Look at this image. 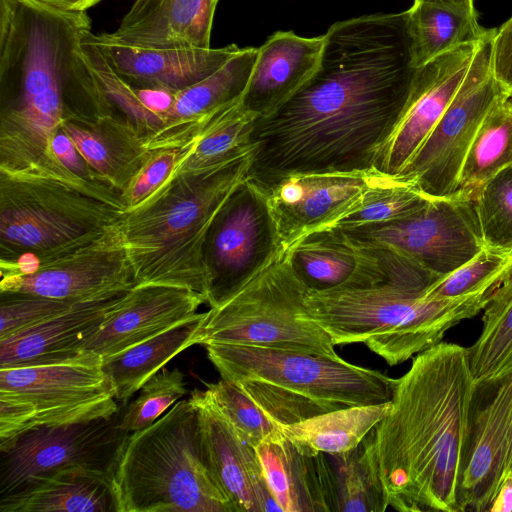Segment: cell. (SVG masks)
I'll return each instance as SVG.
<instances>
[{"label":"cell","instance_id":"obj_1","mask_svg":"<svg viewBox=\"0 0 512 512\" xmlns=\"http://www.w3.org/2000/svg\"><path fill=\"white\" fill-rule=\"evenodd\" d=\"M419 68L408 11L332 24L311 77L255 119L248 177L268 186L294 174L379 171Z\"/></svg>","mask_w":512,"mask_h":512},{"label":"cell","instance_id":"obj_2","mask_svg":"<svg viewBox=\"0 0 512 512\" xmlns=\"http://www.w3.org/2000/svg\"><path fill=\"white\" fill-rule=\"evenodd\" d=\"M475 380L468 349L440 342L396 379L374 428L388 504L398 511L457 512Z\"/></svg>","mask_w":512,"mask_h":512},{"label":"cell","instance_id":"obj_3","mask_svg":"<svg viewBox=\"0 0 512 512\" xmlns=\"http://www.w3.org/2000/svg\"><path fill=\"white\" fill-rule=\"evenodd\" d=\"M371 286L310 290L305 316L335 345L363 343L389 365L401 364L440 343L444 334L482 311L494 291L454 299L426 296L438 277L408 261Z\"/></svg>","mask_w":512,"mask_h":512},{"label":"cell","instance_id":"obj_4","mask_svg":"<svg viewBox=\"0 0 512 512\" xmlns=\"http://www.w3.org/2000/svg\"><path fill=\"white\" fill-rule=\"evenodd\" d=\"M251 154L197 174L172 176L119 220L135 286L162 285L206 297L210 230L228 197L248 176Z\"/></svg>","mask_w":512,"mask_h":512},{"label":"cell","instance_id":"obj_5","mask_svg":"<svg viewBox=\"0 0 512 512\" xmlns=\"http://www.w3.org/2000/svg\"><path fill=\"white\" fill-rule=\"evenodd\" d=\"M221 378L282 426L335 409L388 402L396 379L344 359L232 344L206 345Z\"/></svg>","mask_w":512,"mask_h":512},{"label":"cell","instance_id":"obj_6","mask_svg":"<svg viewBox=\"0 0 512 512\" xmlns=\"http://www.w3.org/2000/svg\"><path fill=\"white\" fill-rule=\"evenodd\" d=\"M109 478L116 512H235L208 467L191 398L128 433Z\"/></svg>","mask_w":512,"mask_h":512},{"label":"cell","instance_id":"obj_7","mask_svg":"<svg viewBox=\"0 0 512 512\" xmlns=\"http://www.w3.org/2000/svg\"><path fill=\"white\" fill-rule=\"evenodd\" d=\"M309 288L284 252L242 287L210 306L196 344H232L340 359L329 335L305 316Z\"/></svg>","mask_w":512,"mask_h":512},{"label":"cell","instance_id":"obj_8","mask_svg":"<svg viewBox=\"0 0 512 512\" xmlns=\"http://www.w3.org/2000/svg\"><path fill=\"white\" fill-rule=\"evenodd\" d=\"M118 406L90 350L49 363L0 368V442L44 426L110 417Z\"/></svg>","mask_w":512,"mask_h":512},{"label":"cell","instance_id":"obj_9","mask_svg":"<svg viewBox=\"0 0 512 512\" xmlns=\"http://www.w3.org/2000/svg\"><path fill=\"white\" fill-rule=\"evenodd\" d=\"M125 212L63 182L0 172V260L72 244L114 225Z\"/></svg>","mask_w":512,"mask_h":512},{"label":"cell","instance_id":"obj_10","mask_svg":"<svg viewBox=\"0 0 512 512\" xmlns=\"http://www.w3.org/2000/svg\"><path fill=\"white\" fill-rule=\"evenodd\" d=\"M0 291L85 300L130 290L133 272L119 221L61 248L1 260Z\"/></svg>","mask_w":512,"mask_h":512},{"label":"cell","instance_id":"obj_11","mask_svg":"<svg viewBox=\"0 0 512 512\" xmlns=\"http://www.w3.org/2000/svg\"><path fill=\"white\" fill-rule=\"evenodd\" d=\"M490 29L479 43L470 66L444 113L423 144L396 177L414 183L431 198L456 192L469 147L485 117L512 95L493 72V38Z\"/></svg>","mask_w":512,"mask_h":512},{"label":"cell","instance_id":"obj_12","mask_svg":"<svg viewBox=\"0 0 512 512\" xmlns=\"http://www.w3.org/2000/svg\"><path fill=\"white\" fill-rule=\"evenodd\" d=\"M122 409L110 417L44 426L0 442V500L69 467L109 474L128 434L119 425Z\"/></svg>","mask_w":512,"mask_h":512},{"label":"cell","instance_id":"obj_13","mask_svg":"<svg viewBox=\"0 0 512 512\" xmlns=\"http://www.w3.org/2000/svg\"><path fill=\"white\" fill-rule=\"evenodd\" d=\"M342 230L363 244L392 248L440 277L485 247L475 197L462 193L431 198L397 221Z\"/></svg>","mask_w":512,"mask_h":512},{"label":"cell","instance_id":"obj_14","mask_svg":"<svg viewBox=\"0 0 512 512\" xmlns=\"http://www.w3.org/2000/svg\"><path fill=\"white\" fill-rule=\"evenodd\" d=\"M284 252L267 193L247 176L228 197L208 236L209 306L242 287Z\"/></svg>","mask_w":512,"mask_h":512},{"label":"cell","instance_id":"obj_15","mask_svg":"<svg viewBox=\"0 0 512 512\" xmlns=\"http://www.w3.org/2000/svg\"><path fill=\"white\" fill-rule=\"evenodd\" d=\"M512 420V368L475 382L459 511H489L504 481Z\"/></svg>","mask_w":512,"mask_h":512},{"label":"cell","instance_id":"obj_16","mask_svg":"<svg viewBox=\"0 0 512 512\" xmlns=\"http://www.w3.org/2000/svg\"><path fill=\"white\" fill-rule=\"evenodd\" d=\"M388 175L379 171L307 173L262 186L286 252L303 236L331 227Z\"/></svg>","mask_w":512,"mask_h":512},{"label":"cell","instance_id":"obj_17","mask_svg":"<svg viewBox=\"0 0 512 512\" xmlns=\"http://www.w3.org/2000/svg\"><path fill=\"white\" fill-rule=\"evenodd\" d=\"M197 407L200 438L208 467L235 512L281 511L253 446L242 440L206 390L190 396Z\"/></svg>","mask_w":512,"mask_h":512},{"label":"cell","instance_id":"obj_18","mask_svg":"<svg viewBox=\"0 0 512 512\" xmlns=\"http://www.w3.org/2000/svg\"><path fill=\"white\" fill-rule=\"evenodd\" d=\"M207 299L189 289L146 285L131 288L86 342L102 358L110 357L196 319Z\"/></svg>","mask_w":512,"mask_h":512},{"label":"cell","instance_id":"obj_19","mask_svg":"<svg viewBox=\"0 0 512 512\" xmlns=\"http://www.w3.org/2000/svg\"><path fill=\"white\" fill-rule=\"evenodd\" d=\"M480 42L458 47L419 68L409 106L386 147L380 172L396 177L405 168L455 95Z\"/></svg>","mask_w":512,"mask_h":512},{"label":"cell","instance_id":"obj_20","mask_svg":"<svg viewBox=\"0 0 512 512\" xmlns=\"http://www.w3.org/2000/svg\"><path fill=\"white\" fill-rule=\"evenodd\" d=\"M90 38L126 84L136 89L171 93L209 77L242 49L235 44L207 49H147L117 42L108 33L91 32Z\"/></svg>","mask_w":512,"mask_h":512},{"label":"cell","instance_id":"obj_21","mask_svg":"<svg viewBox=\"0 0 512 512\" xmlns=\"http://www.w3.org/2000/svg\"><path fill=\"white\" fill-rule=\"evenodd\" d=\"M285 253L297 276L310 290L366 287L388 277L372 247L337 227L311 232Z\"/></svg>","mask_w":512,"mask_h":512},{"label":"cell","instance_id":"obj_22","mask_svg":"<svg viewBox=\"0 0 512 512\" xmlns=\"http://www.w3.org/2000/svg\"><path fill=\"white\" fill-rule=\"evenodd\" d=\"M129 290L79 300L64 312L0 340V368L49 363L79 354Z\"/></svg>","mask_w":512,"mask_h":512},{"label":"cell","instance_id":"obj_23","mask_svg":"<svg viewBox=\"0 0 512 512\" xmlns=\"http://www.w3.org/2000/svg\"><path fill=\"white\" fill-rule=\"evenodd\" d=\"M219 0H135L118 28L120 43L147 49L210 48Z\"/></svg>","mask_w":512,"mask_h":512},{"label":"cell","instance_id":"obj_24","mask_svg":"<svg viewBox=\"0 0 512 512\" xmlns=\"http://www.w3.org/2000/svg\"><path fill=\"white\" fill-rule=\"evenodd\" d=\"M255 450L267 486L282 512H335L334 478L326 454L300 453L282 431Z\"/></svg>","mask_w":512,"mask_h":512},{"label":"cell","instance_id":"obj_25","mask_svg":"<svg viewBox=\"0 0 512 512\" xmlns=\"http://www.w3.org/2000/svg\"><path fill=\"white\" fill-rule=\"evenodd\" d=\"M324 35L305 38L278 31L258 48L248 84L241 97L245 110L261 117L288 100L315 71Z\"/></svg>","mask_w":512,"mask_h":512},{"label":"cell","instance_id":"obj_26","mask_svg":"<svg viewBox=\"0 0 512 512\" xmlns=\"http://www.w3.org/2000/svg\"><path fill=\"white\" fill-rule=\"evenodd\" d=\"M61 126L100 180L120 194L152 153L129 122L110 113L69 115Z\"/></svg>","mask_w":512,"mask_h":512},{"label":"cell","instance_id":"obj_27","mask_svg":"<svg viewBox=\"0 0 512 512\" xmlns=\"http://www.w3.org/2000/svg\"><path fill=\"white\" fill-rule=\"evenodd\" d=\"M1 512H116L109 474L85 467L57 471L0 500Z\"/></svg>","mask_w":512,"mask_h":512},{"label":"cell","instance_id":"obj_28","mask_svg":"<svg viewBox=\"0 0 512 512\" xmlns=\"http://www.w3.org/2000/svg\"><path fill=\"white\" fill-rule=\"evenodd\" d=\"M408 14L417 67L463 45L478 43L490 31L478 23L474 7L452 2L414 0Z\"/></svg>","mask_w":512,"mask_h":512},{"label":"cell","instance_id":"obj_29","mask_svg":"<svg viewBox=\"0 0 512 512\" xmlns=\"http://www.w3.org/2000/svg\"><path fill=\"white\" fill-rule=\"evenodd\" d=\"M390 401L331 410L284 425L281 431L307 456L347 452L357 447L384 419L390 410Z\"/></svg>","mask_w":512,"mask_h":512},{"label":"cell","instance_id":"obj_30","mask_svg":"<svg viewBox=\"0 0 512 512\" xmlns=\"http://www.w3.org/2000/svg\"><path fill=\"white\" fill-rule=\"evenodd\" d=\"M204 315L205 312L200 313L196 319L103 358V370L113 388L115 399L125 403L173 357L196 345L197 333Z\"/></svg>","mask_w":512,"mask_h":512},{"label":"cell","instance_id":"obj_31","mask_svg":"<svg viewBox=\"0 0 512 512\" xmlns=\"http://www.w3.org/2000/svg\"><path fill=\"white\" fill-rule=\"evenodd\" d=\"M257 55L258 48H242L209 77L174 93L173 103L163 115V126L156 132L200 118L241 99Z\"/></svg>","mask_w":512,"mask_h":512},{"label":"cell","instance_id":"obj_32","mask_svg":"<svg viewBox=\"0 0 512 512\" xmlns=\"http://www.w3.org/2000/svg\"><path fill=\"white\" fill-rule=\"evenodd\" d=\"M326 455L334 478L335 512H384L389 507L377 464L374 429L354 449Z\"/></svg>","mask_w":512,"mask_h":512},{"label":"cell","instance_id":"obj_33","mask_svg":"<svg viewBox=\"0 0 512 512\" xmlns=\"http://www.w3.org/2000/svg\"><path fill=\"white\" fill-rule=\"evenodd\" d=\"M512 166V97L499 102L480 125L463 162L455 193L476 197L502 169Z\"/></svg>","mask_w":512,"mask_h":512},{"label":"cell","instance_id":"obj_34","mask_svg":"<svg viewBox=\"0 0 512 512\" xmlns=\"http://www.w3.org/2000/svg\"><path fill=\"white\" fill-rule=\"evenodd\" d=\"M483 311L482 331L467 348L475 382L512 368V274L494 291Z\"/></svg>","mask_w":512,"mask_h":512},{"label":"cell","instance_id":"obj_35","mask_svg":"<svg viewBox=\"0 0 512 512\" xmlns=\"http://www.w3.org/2000/svg\"><path fill=\"white\" fill-rule=\"evenodd\" d=\"M430 199L411 181L388 176L370 188L360 204L331 227L350 229L390 223L413 214Z\"/></svg>","mask_w":512,"mask_h":512},{"label":"cell","instance_id":"obj_36","mask_svg":"<svg viewBox=\"0 0 512 512\" xmlns=\"http://www.w3.org/2000/svg\"><path fill=\"white\" fill-rule=\"evenodd\" d=\"M512 274V251L484 247L472 259L439 278L426 296L454 299L498 288Z\"/></svg>","mask_w":512,"mask_h":512},{"label":"cell","instance_id":"obj_37","mask_svg":"<svg viewBox=\"0 0 512 512\" xmlns=\"http://www.w3.org/2000/svg\"><path fill=\"white\" fill-rule=\"evenodd\" d=\"M205 390L236 434L254 448L281 432L282 425L236 384L221 378Z\"/></svg>","mask_w":512,"mask_h":512},{"label":"cell","instance_id":"obj_38","mask_svg":"<svg viewBox=\"0 0 512 512\" xmlns=\"http://www.w3.org/2000/svg\"><path fill=\"white\" fill-rule=\"evenodd\" d=\"M475 203L484 246L512 251V166L489 179Z\"/></svg>","mask_w":512,"mask_h":512},{"label":"cell","instance_id":"obj_39","mask_svg":"<svg viewBox=\"0 0 512 512\" xmlns=\"http://www.w3.org/2000/svg\"><path fill=\"white\" fill-rule=\"evenodd\" d=\"M138 397L122 409L120 428L126 433L148 427L187 393L184 373L163 367L138 391Z\"/></svg>","mask_w":512,"mask_h":512},{"label":"cell","instance_id":"obj_40","mask_svg":"<svg viewBox=\"0 0 512 512\" xmlns=\"http://www.w3.org/2000/svg\"><path fill=\"white\" fill-rule=\"evenodd\" d=\"M79 300L53 299L26 293L1 292L0 340L64 312Z\"/></svg>","mask_w":512,"mask_h":512},{"label":"cell","instance_id":"obj_41","mask_svg":"<svg viewBox=\"0 0 512 512\" xmlns=\"http://www.w3.org/2000/svg\"><path fill=\"white\" fill-rule=\"evenodd\" d=\"M180 158L179 148L152 152L121 194L126 212L135 209L157 192L172 176Z\"/></svg>","mask_w":512,"mask_h":512},{"label":"cell","instance_id":"obj_42","mask_svg":"<svg viewBox=\"0 0 512 512\" xmlns=\"http://www.w3.org/2000/svg\"><path fill=\"white\" fill-rule=\"evenodd\" d=\"M51 147L58 161L73 175L85 181L104 183L82 157L61 125L54 131Z\"/></svg>","mask_w":512,"mask_h":512},{"label":"cell","instance_id":"obj_43","mask_svg":"<svg viewBox=\"0 0 512 512\" xmlns=\"http://www.w3.org/2000/svg\"><path fill=\"white\" fill-rule=\"evenodd\" d=\"M492 66L497 80L512 95V16L496 29Z\"/></svg>","mask_w":512,"mask_h":512},{"label":"cell","instance_id":"obj_44","mask_svg":"<svg viewBox=\"0 0 512 512\" xmlns=\"http://www.w3.org/2000/svg\"><path fill=\"white\" fill-rule=\"evenodd\" d=\"M489 511H512V476H508Z\"/></svg>","mask_w":512,"mask_h":512},{"label":"cell","instance_id":"obj_45","mask_svg":"<svg viewBox=\"0 0 512 512\" xmlns=\"http://www.w3.org/2000/svg\"><path fill=\"white\" fill-rule=\"evenodd\" d=\"M48 6L66 11H86L101 0H36Z\"/></svg>","mask_w":512,"mask_h":512},{"label":"cell","instance_id":"obj_46","mask_svg":"<svg viewBox=\"0 0 512 512\" xmlns=\"http://www.w3.org/2000/svg\"><path fill=\"white\" fill-rule=\"evenodd\" d=\"M508 476H512V420H511V427H510V433H509L508 447H507V452H506V457H505V464H504V480Z\"/></svg>","mask_w":512,"mask_h":512},{"label":"cell","instance_id":"obj_47","mask_svg":"<svg viewBox=\"0 0 512 512\" xmlns=\"http://www.w3.org/2000/svg\"><path fill=\"white\" fill-rule=\"evenodd\" d=\"M441 1H446V2H452V3H456V4H460V5H464V6H467V7H474V0H441Z\"/></svg>","mask_w":512,"mask_h":512}]
</instances>
